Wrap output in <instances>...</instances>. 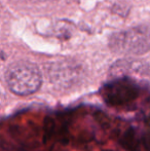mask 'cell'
Instances as JSON below:
<instances>
[{
	"instance_id": "cell-5",
	"label": "cell",
	"mask_w": 150,
	"mask_h": 151,
	"mask_svg": "<svg viewBox=\"0 0 150 151\" xmlns=\"http://www.w3.org/2000/svg\"><path fill=\"white\" fill-rule=\"evenodd\" d=\"M112 73L115 77H128L137 81H143L148 75L147 68L139 62H123L116 64L113 67Z\"/></svg>"
},
{
	"instance_id": "cell-1",
	"label": "cell",
	"mask_w": 150,
	"mask_h": 151,
	"mask_svg": "<svg viewBox=\"0 0 150 151\" xmlns=\"http://www.w3.org/2000/svg\"><path fill=\"white\" fill-rule=\"evenodd\" d=\"M6 82L9 90L19 96H28L39 90L41 73L36 65L27 61L11 64L6 71Z\"/></svg>"
},
{
	"instance_id": "cell-3",
	"label": "cell",
	"mask_w": 150,
	"mask_h": 151,
	"mask_svg": "<svg viewBox=\"0 0 150 151\" xmlns=\"http://www.w3.org/2000/svg\"><path fill=\"white\" fill-rule=\"evenodd\" d=\"M139 91V81L128 77H116L106 88L105 95L111 102H121L133 99Z\"/></svg>"
},
{
	"instance_id": "cell-2",
	"label": "cell",
	"mask_w": 150,
	"mask_h": 151,
	"mask_svg": "<svg viewBox=\"0 0 150 151\" xmlns=\"http://www.w3.org/2000/svg\"><path fill=\"white\" fill-rule=\"evenodd\" d=\"M113 52L121 55L140 56L150 50V30L138 26L113 34L109 39Z\"/></svg>"
},
{
	"instance_id": "cell-4",
	"label": "cell",
	"mask_w": 150,
	"mask_h": 151,
	"mask_svg": "<svg viewBox=\"0 0 150 151\" xmlns=\"http://www.w3.org/2000/svg\"><path fill=\"white\" fill-rule=\"evenodd\" d=\"M50 76L52 79L60 86H68L77 81L81 76V68L75 62L60 61L52 67Z\"/></svg>"
},
{
	"instance_id": "cell-6",
	"label": "cell",
	"mask_w": 150,
	"mask_h": 151,
	"mask_svg": "<svg viewBox=\"0 0 150 151\" xmlns=\"http://www.w3.org/2000/svg\"><path fill=\"white\" fill-rule=\"evenodd\" d=\"M37 1H48V0H37Z\"/></svg>"
}]
</instances>
